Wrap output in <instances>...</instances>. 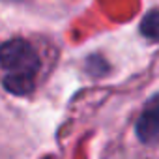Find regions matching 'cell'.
I'll list each match as a JSON object with an SVG mask.
<instances>
[{"label": "cell", "mask_w": 159, "mask_h": 159, "mask_svg": "<svg viewBox=\"0 0 159 159\" xmlns=\"http://www.w3.org/2000/svg\"><path fill=\"white\" fill-rule=\"evenodd\" d=\"M0 66L6 71L4 88L15 96H26L34 90V81L39 69V56L36 49L17 38L0 45Z\"/></svg>", "instance_id": "6da1fadb"}, {"label": "cell", "mask_w": 159, "mask_h": 159, "mask_svg": "<svg viewBox=\"0 0 159 159\" xmlns=\"http://www.w3.org/2000/svg\"><path fill=\"white\" fill-rule=\"evenodd\" d=\"M135 131L140 142H153L159 139V94L150 98L146 103L135 124Z\"/></svg>", "instance_id": "7a4b0ae2"}, {"label": "cell", "mask_w": 159, "mask_h": 159, "mask_svg": "<svg viewBox=\"0 0 159 159\" xmlns=\"http://www.w3.org/2000/svg\"><path fill=\"white\" fill-rule=\"evenodd\" d=\"M140 32L152 41H159V10H152L144 15L140 23Z\"/></svg>", "instance_id": "3957f363"}, {"label": "cell", "mask_w": 159, "mask_h": 159, "mask_svg": "<svg viewBox=\"0 0 159 159\" xmlns=\"http://www.w3.org/2000/svg\"><path fill=\"white\" fill-rule=\"evenodd\" d=\"M107 67H109L107 60H105L103 56H99V54H92V56L86 60V69H88L92 75H96V77L107 73Z\"/></svg>", "instance_id": "277c9868"}]
</instances>
